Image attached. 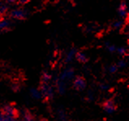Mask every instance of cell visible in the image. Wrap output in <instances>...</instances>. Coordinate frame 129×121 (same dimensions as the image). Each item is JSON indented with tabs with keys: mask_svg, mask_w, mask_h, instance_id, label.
Here are the masks:
<instances>
[{
	"mask_svg": "<svg viewBox=\"0 0 129 121\" xmlns=\"http://www.w3.org/2000/svg\"><path fill=\"white\" fill-rule=\"evenodd\" d=\"M40 92L42 97L46 98V100H51L54 97V88L50 85L48 83H42L40 85Z\"/></svg>",
	"mask_w": 129,
	"mask_h": 121,
	"instance_id": "cell-1",
	"label": "cell"
},
{
	"mask_svg": "<svg viewBox=\"0 0 129 121\" xmlns=\"http://www.w3.org/2000/svg\"><path fill=\"white\" fill-rule=\"evenodd\" d=\"M28 16V12L24 8L13 9L10 12V17L16 20H25Z\"/></svg>",
	"mask_w": 129,
	"mask_h": 121,
	"instance_id": "cell-2",
	"label": "cell"
},
{
	"mask_svg": "<svg viewBox=\"0 0 129 121\" xmlns=\"http://www.w3.org/2000/svg\"><path fill=\"white\" fill-rule=\"evenodd\" d=\"M1 111L6 116L10 117V118H12V119H16L17 117L19 116V112H18V111L16 109V107L10 104L3 106Z\"/></svg>",
	"mask_w": 129,
	"mask_h": 121,
	"instance_id": "cell-3",
	"label": "cell"
},
{
	"mask_svg": "<svg viewBox=\"0 0 129 121\" xmlns=\"http://www.w3.org/2000/svg\"><path fill=\"white\" fill-rule=\"evenodd\" d=\"M86 80L82 76H76L73 81V89L76 91H83L86 89Z\"/></svg>",
	"mask_w": 129,
	"mask_h": 121,
	"instance_id": "cell-4",
	"label": "cell"
},
{
	"mask_svg": "<svg viewBox=\"0 0 129 121\" xmlns=\"http://www.w3.org/2000/svg\"><path fill=\"white\" fill-rule=\"evenodd\" d=\"M74 74H75L74 68L68 67L61 73V75L58 79H61L62 81L67 83L68 81H70V80L74 78Z\"/></svg>",
	"mask_w": 129,
	"mask_h": 121,
	"instance_id": "cell-5",
	"label": "cell"
},
{
	"mask_svg": "<svg viewBox=\"0 0 129 121\" xmlns=\"http://www.w3.org/2000/svg\"><path fill=\"white\" fill-rule=\"evenodd\" d=\"M102 108L107 114H113L117 110V106L112 99H110L103 102Z\"/></svg>",
	"mask_w": 129,
	"mask_h": 121,
	"instance_id": "cell-6",
	"label": "cell"
},
{
	"mask_svg": "<svg viewBox=\"0 0 129 121\" xmlns=\"http://www.w3.org/2000/svg\"><path fill=\"white\" fill-rule=\"evenodd\" d=\"M118 13L120 17L122 18H127L128 16V7L127 4V2L122 1L120 3L119 8H118Z\"/></svg>",
	"mask_w": 129,
	"mask_h": 121,
	"instance_id": "cell-7",
	"label": "cell"
},
{
	"mask_svg": "<svg viewBox=\"0 0 129 121\" xmlns=\"http://www.w3.org/2000/svg\"><path fill=\"white\" fill-rule=\"evenodd\" d=\"M55 85H56V89L58 93L60 95H63L66 93V90H67V84L65 82L62 81L59 79H56V81H55Z\"/></svg>",
	"mask_w": 129,
	"mask_h": 121,
	"instance_id": "cell-8",
	"label": "cell"
},
{
	"mask_svg": "<svg viewBox=\"0 0 129 121\" xmlns=\"http://www.w3.org/2000/svg\"><path fill=\"white\" fill-rule=\"evenodd\" d=\"M76 53H77V50L75 48V47H72V48L68 51L67 56H66V57H65L66 63H70V62H72L73 61V59L75 58Z\"/></svg>",
	"mask_w": 129,
	"mask_h": 121,
	"instance_id": "cell-9",
	"label": "cell"
},
{
	"mask_svg": "<svg viewBox=\"0 0 129 121\" xmlns=\"http://www.w3.org/2000/svg\"><path fill=\"white\" fill-rule=\"evenodd\" d=\"M76 59L79 62H80V63H82V64H85L88 62V58L87 57V55L85 53H84L82 52H77L76 53Z\"/></svg>",
	"mask_w": 129,
	"mask_h": 121,
	"instance_id": "cell-10",
	"label": "cell"
},
{
	"mask_svg": "<svg viewBox=\"0 0 129 121\" xmlns=\"http://www.w3.org/2000/svg\"><path fill=\"white\" fill-rule=\"evenodd\" d=\"M12 22H11L10 20L7 19H3V20H0V31H4L9 30L12 26Z\"/></svg>",
	"mask_w": 129,
	"mask_h": 121,
	"instance_id": "cell-11",
	"label": "cell"
},
{
	"mask_svg": "<svg viewBox=\"0 0 129 121\" xmlns=\"http://www.w3.org/2000/svg\"><path fill=\"white\" fill-rule=\"evenodd\" d=\"M30 94H31L32 97L37 99V100H39V99L42 98V94H41V92H40V90L38 89H34V88H32V89H30Z\"/></svg>",
	"mask_w": 129,
	"mask_h": 121,
	"instance_id": "cell-12",
	"label": "cell"
},
{
	"mask_svg": "<svg viewBox=\"0 0 129 121\" xmlns=\"http://www.w3.org/2000/svg\"><path fill=\"white\" fill-rule=\"evenodd\" d=\"M57 115H58V118L60 121H67L68 120V115H67V113L62 109H59L57 112Z\"/></svg>",
	"mask_w": 129,
	"mask_h": 121,
	"instance_id": "cell-13",
	"label": "cell"
},
{
	"mask_svg": "<svg viewBox=\"0 0 129 121\" xmlns=\"http://www.w3.org/2000/svg\"><path fill=\"white\" fill-rule=\"evenodd\" d=\"M23 120L24 121H34V115L30 113V111H28V110H25L24 111V115H23Z\"/></svg>",
	"mask_w": 129,
	"mask_h": 121,
	"instance_id": "cell-14",
	"label": "cell"
},
{
	"mask_svg": "<svg viewBox=\"0 0 129 121\" xmlns=\"http://www.w3.org/2000/svg\"><path fill=\"white\" fill-rule=\"evenodd\" d=\"M52 78L50 74L48 72H43L42 75V83H48Z\"/></svg>",
	"mask_w": 129,
	"mask_h": 121,
	"instance_id": "cell-15",
	"label": "cell"
},
{
	"mask_svg": "<svg viewBox=\"0 0 129 121\" xmlns=\"http://www.w3.org/2000/svg\"><path fill=\"white\" fill-rule=\"evenodd\" d=\"M116 52L122 57H125L126 55H127V49L126 48V47H118V48L116 49Z\"/></svg>",
	"mask_w": 129,
	"mask_h": 121,
	"instance_id": "cell-16",
	"label": "cell"
},
{
	"mask_svg": "<svg viewBox=\"0 0 129 121\" xmlns=\"http://www.w3.org/2000/svg\"><path fill=\"white\" fill-rule=\"evenodd\" d=\"M123 26V22L122 21H116L112 24V28L115 29V30H119Z\"/></svg>",
	"mask_w": 129,
	"mask_h": 121,
	"instance_id": "cell-17",
	"label": "cell"
},
{
	"mask_svg": "<svg viewBox=\"0 0 129 121\" xmlns=\"http://www.w3.org/2000/svg\"><path fill=\"white\" fill-rule=\"evenodd\" d=\"M7 10H8V7H7V4H3L2 3L1 5H0V15H3V14H5Z\"/></svg>",
	"mask_w": 129,
	"mask_h": 121,
	"instance_id": "cell-18",
	"label": "cell"
},
{
	"mask_svg": "<svg viewBox=\"0 0 129 121\" xmlns=\"http://www.w3.org/2000/svg\"><path fill=\"white\" fill-rule=\"evenodd\" d=\"M118 69H119V68L117 67V65L115 64H113V65H110V66H109L108 71H109V72L110 73V74H115V73L117 72Z\"/></svg>",
	"mask_w": 129,
	"mask_h": 121,
	"instance_id": "cell-19",
	"label": "cell"
},
{
	"mask_svg": "<svg viewBox=\"0 0 129 121\" xmlns=\"http://www.w3.org/2000/svg\"><path fill=\"white\" fill-rule=\"evenodd\" d=\"M117 67L118 68H124V67H126L127 66V61L122 59V60H120L119 62L117 63Z\"/></svg>",
	"mask_w": 129,
	"mask_h": 121,
	"instance_id": "cell-20",
	"label": "cell"
},
{
	"mask_svg": "<svg viewBox=\"0 0 129 121\" xmlns=\"http://www.w3.org/2000/svg\"><path fill=\"white\" fill-rule=\"evenodd\" d=\"M11 119H12V118H10V117L6 116L4 114L0 111V121H10Z\"/></svg>",
	"mask_w": 129,
	"mask_h": 121,
	"instance_id": "cell-21",
	"label": "cell"
},
{
	"mask_svg": "<svg viewBox=\"0 0 129 121\" xmlns=\"http://www.w3.org/2000/svg\"><path fill=\"white\" fill-rule=\"evenodd\" d=\"M106 47H107V49L110 53H115L116 52V49H117V47L115 46V45H110L109 43H106Z\"/></svg>",
	"mask_w": 129,
	"mask_h": 121,
	"instance_id": "cell-22",
	"label": "cell"
},
{
	"mask_svg": "<svg viewBox=\"0 0 129 121\" xmlns=\"http://www.w3.org/2000/svg\"><path fill=\"white\" fill-rule=\"evenodd\" d=\"M86 97H87V100H88V101H89L93 100V92H92V91H89V92H88Z\"/></svg>",
	"mask_w": 129,
	"mask_h": 121,
	"instance_id": "cell-23",
	"label": "cell"
},
{
	"mask_svg": "<svg viewBox=\"0 0 129 121\" xmlns=\"http://www.w3.org/2000/svg\"><path fill=\"white\" fill-rule=\"evenodd\" d=\"M100 89L102 90H106L109 89V86L106 83H102V84H100Z\"/></svg>",
	"mask_w": 129,
	"mask_h": 121,
	"instance_id": "cell-24",
	"label": "cell"
},
{
	"mask_svg": "<svg viewBox=\"0 0 129 121\" xmlns=\"http://www.w3.org/2000/svg\"><path fill=\"white\" fill-rule=\"evenodd\" d=\"M12 89L14 92H18L20 90V88H19V86H18V84H13Z\"/></svg>",
	"mask_w": 129,
	"mask_h": 121,
	"instance_id": "cell-25",
	"label": "cell"
},
{
	"mask_svg": "<svg viewBox=\"0 0 129 121\" xmlns=\"http://www.w3.org/2000/svg\"><path fill=\"white\" fill-rule=\"evenodd\" d=\"M18 4H20V5H24V4H26V3H28V0H20V1H18L16 2Z\"/></svg>",
	"mask_w": 129,
	"mask_h": 121,
	"instance_id": "cell-26",
	"label": "cell"
},
{
	"mask_svg": "<svg viewBox=\"0 0 129 121\" xmlns=\"http://www.w3.org/2000/svg\"><path fill=\"white\" fill-rule=\"evenodd\" d=\"M7 4H12V3H16V1L14 0H8V1H6Z\"/></svg>",
	"mask_w": 129,
	"mask_h": 121,
	"instance_id": "cell-27",
	"label": "cell"
},
{
	"mask_svg": "<svg viewBox=\"0 0 129 121\" xmlns=\"http://www.w3.org/2000/svg\"><path fill=\"white\" fill-rule=\"evenodd\" d=\"M39 121H48L46 119H44V118H42V119H40Z\"/></svg>",
	"mask_w": 129,
	"mask_h": 121,
	"instance_id": "cell-28",
	"label": "cell"
},
{
	"mask_svg": "<svg viewBox=\"0 0 129 121\" xmlns=\"http://www.w3.org/2000/svg\"><path fill=\"white\" fill-rule=\"evenodd\" d=\"M10 121H17V120H16V119H11Z\"/></svg>",
	"mask_w": 129,
	"mask_h": 121,
	"instance_id": "cell-29",
	"label": "cell"
},
{
	"mask_svg": "<svg viewBox=\"0 0 129 121\" xmlns=\"http://www.w3.org/2000/svg\"><path fill=\"white\" fill-rule=\"evenodd\" d=\"M1 3H1V2H0V5H1Z\"/></svg>",
	"mask_w": 129,
	"mask_h": 121,
	"instance_id": "cell-30",
	"label": "cell"
},
{
	"mask_svg": "<svg viewBox=\"0 0 129 121\" xmlns=\"http://www.w3.org/2000/svg\"><path fill=\"white\" fill-rule=\"evenodd\" d=\"M20 121H24V120H23V119H22V120H20Z\"/></svg>",
	"mask_w": 129,
	"mask_h": 121,
	"instance_id": "cell-31",
	"label": "cell"
}]
</instances>
